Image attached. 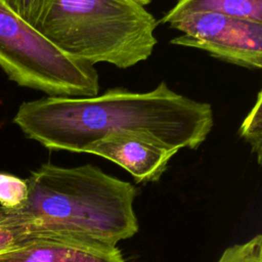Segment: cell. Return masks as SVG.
Returning <instances> with one entry per match:
<instances>
[{
  "label": "cell",
  "instance_id": "1",
  "mask_svg": "<svg viewBox=\"0 0 262 262\" xmlns=\"http://www.w3.org/2000/svg\"><path fill=\"white\" fill-rule=\"evenodd\" d=\"M13 123L30 139L54 150L84 152L111 135L141 134L177 149H196L214 126L212 105L172 90L166 82L146 92L111 88L91 97L23 102Z\"/></svg>",
  "mask_w": 262,
  "mask_h": 262
},
{
  "label": "cell",
  "instance_id": "2",
  "mask_svg": "<svg viewBox=\"0 0 262 262\" xmlns=\"http://www.w3.org/2000/svg\"><path fill=\"white\" fill-rule=\"evenodd\" d=\"M26 181L28 194L17 210L32 238L74 235L117 245L138 231L137 189L97 166L46 163Z\"/></svg>",
  "mask_w": 262,
  "mask_h": 262
},
{
  "label": "cell",
  "instance_id": "3",
  "mask_svg": "<svg viewBox=\"0 0 262 262\" xmlns=\"http://www.w3.org/2000/svg\"><path fill=\"white\" fill-rule=\"evenodd\" d=\"M157 27L135 0H45L35 29L72 56L126 70L152 54Z\"/></svg>",
  "mask_w": 262,
  "mask_h": 262
},
{
  "label": "cell",
  "instance_id": "4",
  "mask_svg": "<svg viewBox=\"0 0 262 262\" xmlns=\"http://www.w3.org/2000/svg\"><path fill=\"white\" fill-rule=\"evenodd\" d=\"M0 68L19 86L48 96L79 98L99 93V75L93 64L59 49L3 0Z\"/></svg>",
  "mask_w": 262,
  "mask_h": 262
},
{
  "label": "cell",
  "instance_id": "5",
  "mask_svg": "<svg viewBox=\"0 0 262 262\" xmlns=\"http://www.w3.org/2000/svg\"><path fill=\"white\" fill-rule=\"evenodd\" d=\"M182 34L171 40L178 46L202 49L226 62L262 68V23L215 12L186 14L170 24Z\"/></svg>",
  "mask_w": 262,
  "mask_h": 262
},
{
  "label": "cell",
  "instance_id": "6",
  "mask_svg": "<svg viewBox=\"0 0 262 262\" xmlns=\"http://www.w3.org/2000/svg\"><path fill=\"white\" fill-rule=\"evenodd\" d=\"M177 149L141 134L111 135L88 145L84 152L110 160L127 170L137 182L157 181Z\"/></svg>",
  "mask_w": 262,
  "mask_h": 262
},
{
  "label": "cell",
  "instance_id": "7",
  "mask_svg": "<svg viewBox=\"0 0 262 262\" xmlns=\"http://www.w3.org/2000/svg\"><path fill=\"white\" fill-rule=\"evenodd\" d=\"M0 262H125V259L117 245L74 235H45L30 238L0 255Z\"/></svg>",
  "mask_w": 262,
  "mask_h": 262
},
{
  "label": "cell",
  "instance_id": "8",
  "mask_svg": "<svg viewBox=\"0 0 262 262\" xmlns=\"http://www.w3.org/2000/svg\"><path fill=\"white\" fill-rule=\"evenodd\" d=\"M194 12H215L262 23V0H177L160 23L170 25Z\"/></svg>",
  "mask_w": 262,
  "mask_h": 262
},
{
  "label": "cell",
  "instance_id": "9",
  "mask_svg": "<svg viewBox=\"0 0 262 262\" xmlns=\"http://www.w3.org/2000/svg\"><path fill=\"white\" fill-rule=\"evenodd\" d=\"M30 238L32 237L20 212L0 205V255L21 246Z\"/></svg>",
  "mask_w": 262,
  "mask_h": 262
},
{
  "label": "cell",
  "instance_id": "10",
  "mask_svg": "<svg viewBox=\"0 0 262 262\" xmlns=\"http://www.w3.org/2000/svg\"><path fill=\"white\" fill-rule=\"evenodd\" d=\"M262 93L258 92L256 102L244 119L241 128V136L250 144L252 152L256 156L260 165L262 159Z\"/></svg>",
  "mask_w": 262,
  "mask_h": 262
},
{
  "label": "cell",
  "instance_id": "11",
  "mask_svg": "<svg viewBox=\"0 0 262 262\" xmlns=\"http://www.w3.org/2000/svg\"><path fill=\"white\" fill-rule=\"evenodd\" d=\"M28 186L26 179L0 173V205L7 209H18L26 201Z\"/></svg>",
  "mask_w": 262,
  "mask_h": 262
},
{
  "label": "cell",
  "instance_id": "12",
  "mask_svg": "<svg viewBox=\"0 0 262 262\" xmlns=\"http://www.w3.org/2000/svg\"><path fill=\"white\" fill-rule=\"evenodd\" d=\"M217 262H262V236L257 234L246 243L224 250Z\"/></svg>",
  "mask_w": 262,
  "mask_h": 262
},
{
  "label": "cell",
  "instance_id": "13",
  "mask_svg": "<svg viewBox=\"0 0 262 262\" xmlns=\"http://www.w3.org/2000/svg\"><path fill=\"white\" fill-rule=\"evenodd\" d=\"M17 15L36 28L45 0H3Z\"/></svg>",
  "mask_w": 262,
  "mask_h": 262
},
{
  "label": "cell",
  "instance_id": "14",
  "mask_svg": "<svg viewBox=\"0 0 262 262\" xmlns=\"http://www.w3.org/2000/svg\"><path fill=\"white\" fill-rule=\"evenodd\" d=\"M138 4H140V5H142V6H145V5H147V4H149L152 0H135Z\"/></svg>",
  "mask_w": 262,
  "mask_h": 262
}]
</instances>
